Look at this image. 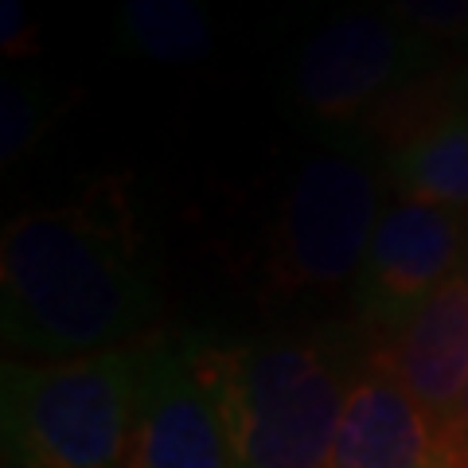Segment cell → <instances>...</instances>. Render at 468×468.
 <instances>
[{
	"mask_svg": "<svg viewBox=\"0 0 468 468\" xmlns=\"http://www.w3.org/2000/svg\"><path fill=\"white\" fill-rule=\"evenodd\" d=\"M5 344L20 359H75L133 347L156 316L125 223L94 203L27 211L0 242Z\"/></svg>",
	"mask_w": 468,
	"mask_h": 468,
	"instance_id": "obj_1",
	"label": "cell"
},
{
	"mask_svg": "<svg viewBox=\"0 0 468 468\" xmlns=\"http://www.w3.org/2000/svg\"><path fill=\"white\" fill-rule=\"evenodd\" d=\"M239 468H328L351 378L316 340L203 347Z\"/></svg>",
	"mask_w": 468,
	"mask_h": 468,
	"instance_id": "obj_2",
	"label": "cell"
},
{
	"mask_svg": "<svg viewBox=\"0 0 468 468\" xmlns=\"http://www.w3.org/2000/svg\"><path fill=\"white\" fill-rule=\"evenodd\" d=\"M144 347L75 359H8L0 375L5 449L16 468H125Z\"/></svg>",
	"mask_w": 468,
	"mask_h": 468,
	"instance_id": "obj_3",
	"label": "cell"
},
{
	"mask_svg": "<svg viewBox=\"0 0 468 468\" xmlns=\"http://www.w3.org/2000/svg\"><path fill=\"white\" fill-rule=\"evenodd\" d=\"M430 39L371 5H344L301 36L289 55L285 86L304 117L351 122L394 86L421 75Z\"/></svg>",
	"mask_w": 468,
	"mask_h": 468,
	"instance_id": "obj_4",
	"label": "cell"
},
{
	"mask_svg": "<svg viewBox=\"0 0 468 468\" xmlns=\"http://www.w3.org/2000/svg\"><path fill=\"white\" fill-rule=\"evenodd\" d=\"M378 215V180L359 156H309L282 203L277 270L289 285L309 289L347 282L363 270Z\"/></svg>",
	"mask_w": 468,
	"mask_h": 468,
	"instance_id": "obj_5",
	"label": "cell"
},
{
	"mask_svg": "<svg viewBox=\"0 0 468 468\" xmlns=\"http://www.w3.org/2000/svg\"><path fill=\"white\" fill-rule=\"evenodd\" d=\"M125 468H239L199 344L144 347Z\"/></svg>",
	"mask_w": 468,
	"mask_h": 468,
	"instance_id": "obj_6",
	"label": "cell"
},
{
	"mask_svg": "<svg viewBox=\"0 0 468 468\" xmlns=\"http://www.w3.org/2000/svg\"><path fill=\"white\" fill-rule=\"evenodd\" d=\"M461 250L464 223L457 211L421 199H399L383 207L359 270L363 316L394 335L437 285L461 273Z\"/></svg>",
	"mask_w": 468,
	"mask_h": 468,
	"instance_id": "obj_7",
	"label": "cell"
},
{
	"mask_svg": "<svg viewBox=\"0 0 468 468\" xmlns=\"http://www.w3.org/2000/svg\"><path fill=\"white\" fill-rule=\"evenodd\" d=\"M328 468H449L441 421L430 418L383 363L351 378Z\"/></svg>",
	"mask_w": 468,
	"mask_h": 468,
	"instance_id": "obj_8",
	"label": "cell"
},
{
	"mask_svg": "<svg viewBox=\"0 0 468 468\" xmlns=\"http://www.w3.org/2000/svg\"><path fill=\"white\" fill-rule=\"evenodd\" d=\"M383 367L430 418L445 421L468 387V273L441 282L390 335Z\"/></svg>",
	"mask_w": 468,
	"mask_h": 468,
	"instance_id": "obj_9",
	"label": "cell"
},
{
	"mask_svg": "<svg viewBox=\"0 0 468 468\" xmlns=\"http://www.w3.org/2000/svg\"><path fill=\"white\" fill-rule=\"evenodd\" d=\"M390 176L402 199H421L445 211H468V113L449 106L390 156Z\"/></svg>",
	"mask_w": 468,
	"mask_h": 468,
	"instance_id": "obj_10",
	"label": "cell"
},
{
	"mask_svg": "<svg viewBox=\"0 0 468 468\" xmlns=\"http://www.w3.org/2000/svg\"><path fill=\"white\" fill-rule=\"evenodd\" d=\"M117 43L160 67H192L211 55L215 36L199 0H122Z\"/></svg>",
	"mask_w": 468,
	"mask_h": 468,
	"instance_id": "obj_11",
	"label": "cell"
},
{
	"mask_svg": "<svg viewBox=\"0 0 468 468\" xmlns=\"http://www.w3.org/2000/svg\"><path fill=\"white\" fill-rule=\"evenodd\" d=\"M48 125V90L24 75L0 82V160L12 165L39 141Z\"/></svg>",
	"mask_w": 468,
	"mask_h": 468,
	"instance_id": "obj_12",
	"label": "cell"
},
{
	"mask_svg": "<svg viewBox=\"0 0 468 468\" xmlns=\"http://www.w3.org/2000/svg\"><path fill=\"white\" fill-rule=\"evenodd\" d=\"M383 5L394 12V20L426 39H468V0H383Z\"/></svg>",
	"mask_w": 468,
	"mask_h": 468,
	"instance_id": "obj_13",
	"label": "cell"
},
{
	"mask_svg": "<svg viewBox=\"0 0 468 468\" xmlns=\"http://www.w3.org/2000/svg\"><path fill=\"white\" fill-rule=\"evenodd\" d=\"M0 48L8 55H36L39 48V24L27 12V0H0Z\"/></svg>",
	"mask_w": 468,
	"mask_h": 468,
	"instance_id": "obj_14",
	"label": "cell"
},
{
	"mask_svg": "<svg viewBox=\"0 0 468 468\" xmlns=\"http://www.w3.org/2000/svg\"><path fill=\"white\" fill-rule=\"evenodd\" d=\"M441 441H445V464L468 468V387L461 394L457 410L441 421Z\"/></svg>",
	"mask_w": 468,
	"mask_h": 468,
	"instance_id": "obj_15",
	"label": "cell"
},
{
	"mask_svg": "<svg viewBox=\"0 0 468 468\" xmlns=\"http://www.w3.org/2000/svg\"><path fill=\"white\" fill-rule=\"evenodd\" d=\"M457 106L468 113V70L461 75V82H457Z\"/></svg>",
	"mask_w": 468,
	"mask_h": 468,
	"instance_id": "obj_16",
	"label": "cell"
},
{
	"mask_svg": "<svg viewBox=\"0 0 468 468\" xmlns=\"http://www.w3.org/2000/svg\"><path fill=\"white\" fill-rule=\"evenodd\" d=\"M464 273H468V258H464Z\"/></svg>",
	"mask_w": 468,
	"mask_h": 468,
	"instance_id": "obj_17",
	"label": "cell"
}]
</instances>
